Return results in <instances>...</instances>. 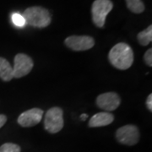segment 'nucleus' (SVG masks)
Wrapping results in <instances>:
<instances>
[{"label": "nucleus", "mask_w": 152, "mask_h": 152, "mask_svg": "<svg viewBox=\"0 0 152 152\" xmlns=\"http://www.w3.org/2000/svg\"><path fill=\"white\" fill-rule=\"evenodd\" d=\"M111 64L120 70L129 69L134 63V52L127 43L119 42L113 46L108 53Z\"/></svg>", "instance_id": "f257e3e1"}, {"label": "nucleus", "mask_w": 152, "mask_h": 152, "mask_svg": "<svg viewBox=\"0 0 152 152\" xmlns=\"http://www.w3.org/2000/svg\"><path fill=\"white\" fill-rule=\"evenodd\" d=\"M26 24L37 28H46L52 22L49 11L42 6L29 7L23 13Z\"/></svg>", "instance_id": "f03ea898"}, {"label": "nucleus", "mask_w": 152, "mask_h": 152, "mask_svg": "<svg viewBox=\"0 0 152 152\" xmlns=\"http://www.w3.org/2000/svg\"><path fill=\"white\" fill-rule=\"evenodd\" d=\"M113 8L111 0H95L91 6V16L95 26L102 28L106 22V18Z\"/></svg>", "instance_id": "7ed1b4c3"}, {"label": "nucleus", "mask_w": 152, "mask_h": 152, "mask_svg": "<svg viewBox=\"0 0 152 152\" xmlns=\"http://www.w3.org/2000/svg\"><path fill=\"white\" fill-rule=\"evenodd\" d=\"M63 115V110L60 107H54L48 109L44 118L45 129L51 134H56L62 130L64 128Z\"/></svg>", "instance_id": "20e7f679"}, {"label": "nucleus", "mask_w": 152, "mask_h": 152, "mask_svg": "<svg viewBox=\"0 0 152 152\" xmlns=\"http://www.w3.org/2000/svg\"><path fill=\"white\" fill-rule=\"evenodd\" d=\"M140 131L134 124H128L119 128L116 132V139L122 145L132 146L140 140Z\"/></svg>", "instance_id": "39448f33"}, {"label": "nucleus", "mask_w": 152, "mask_h": 152, "mask_svg": "<svg viewBox=\"0 0 152 152\" xmlns=\"http://www.w3.org/2000/svg\"><path fill=\"white\" fill-rule=\"evenodd\" d=\"M33 66L34 63L31 57L24 53H18L14 59L13 77L19 79L27 75L32 70Z\"/></svg>", "instance_id": "423d86ee"}, {"label": "nucleus", "mask_w": 152, "mask_h": 152, "mask_svg": "<svg viewBox=\"0 0 152 152\" xmlns=\"http://www.w3.org/2000/svg\"><path fill=\"white\" fill-rule=\"evenodd\" d=\"M65 45L73 51H86L95 46L94 38L90 36H70L64 41Z\"/></svg>", "instance_id": "0eeeda50"}, {"label": "nucleus", "mask_w": 152, "mask_h": 152, "mask_svg": "<svg viewBox=\"0 0 152 152\" xmlns=\"http://www.w3.org/2000/svg\"><path fill=\"white\" fill-rule=\"evenodd\" d=\"M96 103L98 107L109 113L116 110L119 107L121 98L117 93L106 92L98 96L96 100Z\"/></svg>", "instance_id": "6e6552de"}, {"label": "nucleus", "mask_w": 152, "mask_h": 152, "mask_svg": "<svg viewBox=\"0 0 152 152\" xmlns=\"http://www.w3.org/2000/svg\"><path fill=\"white\" fill-rule=\"evenodd\" d=\"M43 116V111L40 108H31L22 113L18 119L17 123L24 128H30L38 124Z\"/></svg>", "instance_id": "1a4fd4ad"}, {"label": "nucleus", "mask_w": 152, "mask_h": 152, "mask_svg": "<svg viewBox=\"0 0 152 152\" xmlns=\"http://www.w3.org/2000/svg\"><path fill=\"white\" fill-rule=\"evenodd\" d=\"M114 121L113 114L107 112H102L93 115L89 121V127L91 128H98L104 127L111 124Z\"/></svg>", "instance_id": "9d476101"}, {"label": "nucleus", "mask_w": 152, "mask_h": 152, "mask_svg": "<svg viewBox=\"0 0 152 152\" xmlns=\"http://www.w3.org/2000/svg\"><path fill=\"white\" fill-rule=\"evenodd\" d=\"M13 78V67L8 60L0 57V79L4 82H8Z\"/></svg>", "instance_id": "9b49d317"}, {"label": "nucleus", "mask_w": 152, "mask_h": 152, "mask_svg": "<svg viewBox=\"0 0 152 152\" xmlns=\"http://www.w3.org/2000/svg\"><path fill=\"white\" fill-rule=\"evenodd\" d=\"M137 40L141 46H147L152 41V26L150 25L148 27L142 31L137 35Z\"/></svg>", "instance_id": "f8f14e48"}, {"label": "nucleus", "mask_w": 152, "mask_h": 152, "mask_svg": "<svg viewBox=\"0 0 152 152\" xmlns=\"http://www.w3.org/2000/svg\"><path fill=\"white\" fill-rule=\"evenodd\" d=\"M127 8L134 14H141L145 11V4L142 0H125Z\"/></svg>", "instance_id": "ddd939ff"}, {"label": "nucleus", "mask_w": 152, "mask_h": 152, "mask_svg": "<svg viewBox=\"0 0 152 152\" xmlns=\"http://www.w3.org/2000/svg\"><path fill=\"white\" fill-rule=\"evenodd\" d=\"M21 149L16 144L5 143L0 146V152H20Z\"/></svg>", "instance_id": "4468645a"}, {"label": "nucleus", "mask_w": 152, "mask_h": 152, "mask_svg": "<svg viewBox=\"0 0 152 152\" xmlns=\"http://www.w3.org/2000/svg\"><path fill=\"white\" fill-rule=\"evenodd\" d=\"M12 21L14 23V25L15 26H17V27H23L26 25V20H25L23 15L18 14V13L13 14V15H12Z\"/></svg>", "instance_id": "2eb2a0df"}, {"label": "nucleus", "mask_w": 152, "mask_h": 152, "mask_svg": "<svg viewBox=\"0 0 152 152\" xmlns=\"http://www.w3.org/2000/svg\"><path fill=\"white\" fill-rule=\"evenodd\" d=\"M144 60L145 62L147 65L149 67L152 66V49L150 48L145 52V53L144 55Z\"/></svg>", "instance_id": "dca6fc26"}, {"label": "nucleus", "mask_w": 152, "mask_h": 152, "mask_svg": "<svg viewBox=\"0 0 152 152\" xmlns=\"http://www.w3.org/2000/svg\"><path fill=\"white\" fill-rule=\"evenodd\" d=\"M146 107L150 112H152V95L150 94L146 99Z\"/></svg>", "instance_id": "f3484780"}, {"label": "nucleus", "mask_w": 152, "mask_h": 152, "mask_svg": "<svg viewBox=\"0 0 152 152\" xmlns=\"http://www.w3.org/2000/svg\"><path fill=\"white\" fill-rule=\"evenodd\" d=\"M7 122V117L4 114H0V129Z\"/></svg>", "instance_id": "a211bd4d"}, {"label": "nucleus", "mask_w": 152, "mask_h": 152, "mask_svg": "<svg viewBox=\"0 0 152 152\" xmlns=\"http://www.w3.org/2000/svg\"><path fill=\"white\" fill-rule=\"evenodd\" d=\"M87 118H88V115H87V114H86V113L82 114L81 116H80V118H81L83 121H85V120Z\"/></svg>", "instance_id": "6ab92c4d"}]
</instances>
